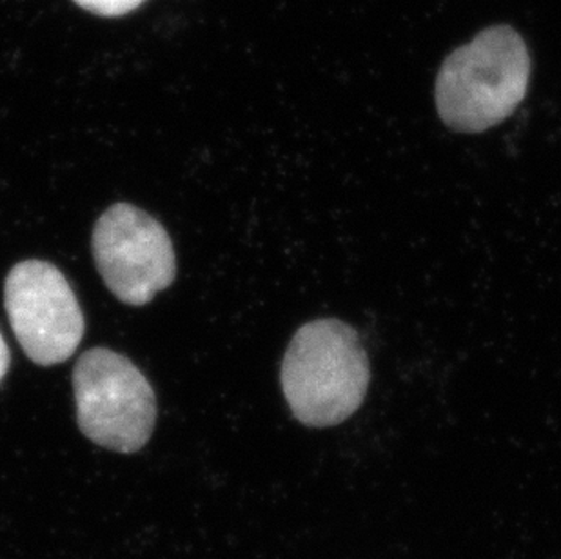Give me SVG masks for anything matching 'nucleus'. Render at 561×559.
Segmentation results:
<instances>
[{
  "label": "nucleus",
  "instance_id": "obj_1",
  "mask_svg": "<svg viewBox=\"0 0 561 559\" xmlns=\"http://www.w3.org/2000/svg\"><path fill=\"white\" fill-rule=\"evenodd\" d=\"M369 358L355 329L323 318L298 329L282 364V389L297 420L309 427L345 422L364 403Z\"/></svg>",
  "mask_w": 561,
  "mask_h": 559
},
{
  "label": "nucleus",
  "instance_id": "obj_2",
  "mask_svg": "<svg viewBox=\"0 0 561 559\" xmlns=\"http://www.w3.org/2000/svg\"><path fill=\"white\" fill-rule=\"evenodd\" d=\"M529 77V52L519 33L489 27L445 58L436 79L439 116L455 132H485L524 101Z\"/></svg>",
  "mask_w": 561,
  "mask_h": 559
},
{
  "label": "nucleus",
  "instance_id": "obj_3",
  "mask_svg": "<svg viewBox=\"0 0 561 559\" xmlns=\"http://www.w3.org/2000/svg\"><path fill=\"white\" fill-rule=\"evenodd\" d=\"M77 422L85 438L117 453H137L157 422L153 387L137 365L112 349L85 351L73 369Z\"/></svg>",
  "mask_w": 561,
  "mask_h": 559
},
{
  "label": "nucleus",
  "instance_id": "obj_4",
  "mask_svg": "<svg viewBox=\"0 0 561 559\" xmlns=\"http://www.w3.org/2000/svg\"><path fill=\"white\" fill-rule=\"evenodd\" d=\"M91 248L107 289L127 306H146L175 280V251L165 227L131 204L104 212Z\"/></svg>",
  "mask_w": 561,
  "mask_h": 559
},
{
  "label": "nucleus",
  "instance_id": "obj_5",
  "mask_svg": "<svg viewBox=\"0 0 561 559\" xmlns=\"http://www.w3.org/2000/svg\"><path fill=\"white\" fill-rule=\"evenodd\" d=\"M4 306L22 351L43 367L66 362L84 338V315L73 289L43 260H26L10 271Z\"/></svg>",
  "mask_w": 561,
  "mask_h": 559
},
{
  "label": "nucleus",
  "instance_id": "obj_6",
  "mask_svg": "<svg viewBox=\"0 0 561 559\" xmlns=\"http://www.w3.org/2000/svg\"><path fill=\"white\" fill-rule=\"evenodd\" d=\"M80 8L102 16L126 15L129 11L137 10L146 0H75Z\"/></svg>",
  "mask_w": 561,
  "mask_h": 559
},
{
  "label": "nucleus",
  "instance_id": "obj_7",
  "mask_svg": "<svg viewBox=\"0 0 561 559\" xmlns=\"http://www.w3.org/2000/svg\"><path fill=\"white\" fill-rule=\"evenodd\" d=\"M10 362V349H8V343H5L4 336L0 333V381L4 380V376L8 375Z\"/></svg>",
  "mask_w": 561,
  "mask_h": 559
}]
</instances>
